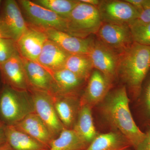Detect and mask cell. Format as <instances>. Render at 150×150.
<instances>
[{"mask_svg":"<svg viewBox=\"0 0 150 150\" xmlns=\"http://www.w3.org/2000/svg\"><path fill=\"white\" fill-rule=\"evenodd\" d=\"M129 102L126 87H121L109 95L103 110L108 119L137 149L144 140L146 134L135 123Z\"/></svg>","mask_w":150,"mask_h":150,"instance_id":"cell-1","label":"cell"},{"mask_svg":"<svg viewBox=\"0 0 150 150\" xmlns=\"http://www.w3.org/2000/svg\"><path fill=\"white\" fill-rule=\"evenodd\" d=\"M150 71V46L134 42L119 55L118 72L136 93Z\"/></svg>","mask_w":150,"mask_h":150,"instance_id":"cell-2","label":"cell"},{"mask_svg":"<svg viewBox=\"0 0 150 150\" xmlns=\"http://www.w3.org/2000/svg\"><path fill=\"white\" fill-rule=\"evenodd\" d=\"M35 112L29 91L16 89L3 84L0 90V121L5 126H14Z\"/></svg>","mask_w":150,"mask_h":150,"instance_id":"cell-3","label":"cell"},{"mask_svg":"<svg viewBox=\"0 0 150 150\" xmlns=\"http://www.w3.org/2000/svg\"><path fill=\"white\" fill-rule=\"evenodd\" d=\"M67 20V33L81 38L96 34L103 23L97 7L80 0Z\"/></svg>","mask_w":150,"mask_h":150,"instance_id":"cell-4","label":"cell"},{"mask_svg":"<svg viewBox=\"0 0 150 150\" xmlns=\"http://www.w3.org/2000/svg\"><path fill=\"white\" fill-rule=\"evenodd\" d=\"M18 1L32 27L40 30L53 29L67 33V19L37 4L33 1L20 0Z\"/></svg>","mask_w":150,"mask_h":150,"instance_id":"cell-5","label":"cell"},{"mask_svg":"<svg viewBox=\"0 0 150 150\" xmlns=\"http://www.w3.org/2000/svg\"><path fill=\"white\" fill-rule=\"evenodd\" d=\"M2 3L0 14V33L2 37L16 42L28 29L29 25L23 16L18 2L6 0Z\"/></svg>","mask_w":150,"mask_h":150,"instance_id":"cell-6","label":"cell"},{"mask_svg":"<svg viewBox=\"0 0 150 150\" xmlns=\"http://www.w3.org/2000/svg\"><path fill=\"white\" fill-rule=\"evenodd\" d=\"M97 39L118 55L134 43L129 25L103 23L96 33Z\"/></svg>","mask_w":150,"mask_h":150,"instance_id":"cell-7","label":"cell"},{"mask_svg":"<svg viewBox=\"0 0 150 150\" xmlns=\"http://www.w3.org/2000/svg\"><path fill=\"white\" fill-rule=\"evenodd\" d=\"M29 91L32 96L35 113L56 138L65 128L56 113L51 94L35 89Z\"/></svg>","mask_w":150,"mask_h":150,"instance_id":"cell-8","label":"cell"},{"mask_svg":"<svg viewBox=\"0 0 150 150\" xmlns=\"http://www.w3.org/2000/svg\"><path fill=\"white\" fill-rule=\"evenodd\" d=\"M88 55L93 68L112 82L118 73L119 55L98 39H94Z\"/></svg>","mask_w":150,"mask_h":150,"instance_id":"cell-9","label":"cell"},{"mask_svg":"<svg viewBox=\"0 0 150 150\" xmlns=\"http://www.w3.org/2000/svg\"><path fill=\"white\" fill-rule=\"evenodd\" d=\"M103 23L129 24L139 15L138 10L126 1H100L97 6Z\"/></svg>","mask_w":150,"mask_h":150,"instance_id":"cell-10","label":"cell"},{"mask_svg":"<svg viewBox=\"0 0 150 150\" xmlns=\"http://www.w3.org/2000/svg\"><path fill=\"white\" fill-rule=\"evenodd\" d=\"M41 30L45 33L48 40L54 42L69 54L88 55L94 40V38L89 37L86 38L76 37L57 30Z\"/></svg>","mask_w":150,"mask_h":150,"instance_id":"cell-11","label":"cell"},{"mask_svg":"<svg viewBox=\"0 0 150 150\" xmlns=\"http://www.w3.org/2000/svg\"><path fill=\"white\" fill-rule=\"evenodd\" d=\"M0 75L3 84L20 91H29L30 87L19 54L0 65Z\"/></svg>","mask_w":150,"mask_h":150,"instance_id":"cell-12","label":"cell"},{"mask_svg":"<svg viewBox=\"0 0 150 150\" xmlns=\"http://www.w3.org/2000/svg\"><path fill=\"white\" fill-rule=\"evenodd\" d=\"M21 58L30 90L55 93L56 88L51 73L37 62Z\"/></svg>","mask_w":150,"mask_h":150,"instance_id":"cell-13","label":"cell"},{"mask_svg":"<svg viewBox=\"0 0 150 150\" xmlns=\"http://www.w3.org/2000/svg\"><path fill=\"white\" fill-rule=\"evenodd\" d=\"M47 39L43 31L29 26L16 42L19 54L22 58L37 62L43 45Z\"/></svg>","mask_w":150,"mask_h":150,"instance_id":"cell-14","label":"cell"},{"mask_svg":"<svg viewBox=\"0 0 150 150\" xmlns=\"http://www.w3.org/2000/svg\"><path fill=\"white\" fill-rule=\"evenodd\" d=\"M56 113L66 129L74 127L80 108V102L74 94H51Z\"/></svg>","mask_w":150,"mask_h":150,"instance_id":"cell-15","label":"cell"},{"mask_svg":"<svg viewBox=\"0 0 150 150\" xmlns=\"http://www.w3.org/2000/svg\"><path fill=\"white\" fill-rule=\"evenodd\" d=\"M111 83L102 73L95 70L89 77L85 91L80 100L81 105L91 107L102 101L107 96Z\"/></svg>","mask_w":150,"mask_h":150,"instance_id":"cell-16","label":"cell"},{"mask_svg":"<svg viewBox=\"0 0 150 150\" xmlns=\"http://www.w3.org/2000/svg\"><path fill=\"white\" fill-rule=\"evenodd\" d=\"M48 147L55 138L45 123L35 112L30 113L12 126Z\"/></svg>","mask_w":150,"mask_h":150,"instance_id":"cell-17","label":"cell"},{"mask_svg":"<svg viewBox=\"0 0 150 150\" xmlns=\"http://www.w3.org/2000/svg\"><path fill=\"white\" fill-rule=\"evenodd\" d=\"M69 55L57 44L48 39L43 45L37 63L52 73L64 68Z\"/></svg>","mask_w":150,"mask_h":150,"instance_id":"cell-18","label":"cell"},{"mask_svg":"<svg viewBox=\"0 0 150 150\" xmlns=\"http://www.w3.org/2000/svg\"><path fill=\"white\" fill-rule=\"evenodd\" d=\"M6 142L14 150H48V148L14 126H6Z\"/></svg>","mask_w":150,"mask_h":150,"instance_id":"cell-19","label":"cell"},{"mask_svg":"<svg viewBox=\"0 0 150 150\" xmlns=\"http://www.w3.org/2000/svg\"><path fill=\"white\" fill-rule=\"evenodd\" d=\"M72 129L88 145L96 138L97 134L94 125L91 107L86 105H81Z\"/></svg>","mask_w":150,"mask_h":150,"instance_id":"cell-20","label":"cell"},{"mask_svg":"<svg viewBox=\"0 0 150 150\" xmlns=\"http://www.w3.org/2000/svg\"><path fill=\"white\" fill-rule=\"evenodd\" d=\"M55 85V93L71 94L80 86L84 80L65 68L51 73Z\"/></svg>","mask_w":150,"mask_h":150,"instance_id":"cell-21","label":"cell"},{"mask_svg":"<svg viewBox=\"0 0 150 150\" xmlns=\"http://www.w3.org/2000/svg\"><path fill=\"white\" fill-rule=\"evenodd\" d=\"M88 146L73 129H64L52 140L48 150H85Z\"/></svg>","mask_w":150,"mask_h":150,"instance_id":"cell-22","label":"cell"},{"mask_svg":"<svg viewBox=\"0 0 150 150\" xmlns=\"http://www.w3.org/2000/svg\"><path fill=\"white\" fill-rule=\"evenodd\" d=\"M64 68L69 70L85 81L89 77L93 67L88 55L69 54Z\"/></svg>","mask_w":150,"mask_h":150,"instance_id":"cell-23","label":"cell"},{"mask_svg":"<svg viewBox=\"0 0 150 150\" xmlns=\"http://www.w3.org/2000/svg\"><path fill=\"white\" fill-rule=\"evenodd\" d=\"M122 145L120 136L110 132L97 135L85 150H118Z\"/></svg>","mask_w":150,"mask_h":150,"instance_id":"cell-24","label":"cell"},{"mask_svg":"<svg viewBox=\"0 0 150 150\" xmlns=\"http://www.w3.org/2000/svg\"><path fill=\"white\" fill-rule=\"evenodd\" d=\"M33 1L65 19L69 17L79 2L76 0H36Z\"/></svg>","mask_w":150,"mask_h":150,"instance_id":"cell-25","label":"cell"},{"mask_svg":"<svg viewBox=\"0 0 150 150\" xmlns=\"http://www.w3.org/2000/svg\"><path fill=\"white\" fill-rule=\"evenodd\" d=\"M18 54L16 42L10 38H0V65Z\"/></svg>","mask_w":150,"mask_h":150,"instance_id":"cell-26","label":"cell"},{"mask_svg":"<svg viewBox=\"0 0 150 150\" xmlns=\"http://www.w3.org/2000/svg\"><path fill=\"white\" fill-rule=\"evenodd\" d=\"M130 28L134 42L150 46V22Z\"/></svg>","mask_w":150,"mask_h":150,"instance_id":"cell-27","label":"cell"},{"mask_svg":"<svg viewBox=\"0 0 150 150\" xmlns=\"http://www.w3.org/2000/svg\"><path fill=\"white\" fill-rule=\"evenodd\" d=\"M150 22V0H145L139 16L129 25L130 27H137Z\"/></svg>","mask_w":150,"mask_h":150,"instance_id":"cell-28","label":"cell"},{"mask_svg":"<svg viewBox=\"0 0 150 150\" xmlns=\"http://www.w3.org/2000/svg\"><path fill=\"white\" fill-rule=\"evenodd\" d=\"M144 97L147 109L150 115V77L145 86Z\"/></svg>","mask_w":150,"mask_h":150,"instance_id":"cell-29","label":"cell"},{"mask_svg":"<svg viewBox=\"0 0 150 150\" xmlns=\"http://www.w3.org/2000/svg\"><path fill=\"white\" fill-rule=\"evenodd\" d=\"M143 142L137 148V150H150V129Z\"/></svg>","mask_w":150,"mask_h":150,"instance_id":"cell-30","label":"cell"},{"mask_svg":"<svg viewBox=\"0 0 150 150\" xmlns=\"http://www.w3.org/2000/svg\"><path fill=\"white\" fill-rule=\"evenodd\" d=\"M6 126L0 121V144L6 142Z\"/></svg>","mask_w":150,"mask_h":150,"instance_id":"cell-31","label":"cell"},{"mask_svg":"<svg viewBox=\"0 0 150 150\" xmlns=\"http://www.w3.org/2000/svg\"><path fill=\"white\" fill-rule=\"evenodd\" d=\"M80 1L82 2L90 5L97 7V6L99 5L100 1H99V0H80Z\"/></svg>","mask_w":150,"mask_h":150,"instance_id":"cell-32","label":"cell"},{"mask_svg":"<svg viewBox=\"0 0 150 150\" xmlns=\"http://www.w3.org/2000/svg\"><path fill=\"white\" fill-rule=\"evenodd\" d=\"M0 150H14L6 142L0 144Z\"/></svg>","mask_w":150,"mask_h":150,"instance_id":"cell-33","label":"cell"},{"mask_svg":"<svg viewBox=\"0 0 150 150\" xmlns=\"http://www.w3.org/2000/svg\"><path fill=\"white\" fill-rule=\"evenodd\" d=\"M2 37V36L1 34V33H0V38Z\"/></svg>","mask_w":150,"mask_h":150,"instance_id":"cell-34","label":"cell"},{"mask_svg":"<svg viewBox=\"0 0 150 150\" xmlns=\"http://www.w3.org/2000/svg\"><path fill=\"white\" fill-rule=\"evenodd\" d=\"M2 3V1L1 0H0V5H1V3Z\"/></svg>","mask_w":150,"mask_h":150,"instance_id":"cell-35","label":"cell"},{"mask_svg":"<svg viewBox=\"0 0 150 150\" xmlns=\"http://www.w3.org/2000/svg\"><path fill=\"white\" fill-rule=\"evenodd\" d=\"M0 78H1V75H0ZM1 88H0V90H1Z\"/></svg>","mask_w":150,"mask_h":150,"instance_id":"cell-36","label":"cell"}]
</instances>
